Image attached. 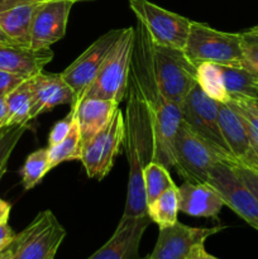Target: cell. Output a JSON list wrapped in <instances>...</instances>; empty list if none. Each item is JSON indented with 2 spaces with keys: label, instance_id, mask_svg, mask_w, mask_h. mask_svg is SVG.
I'll use <instances>...</instances> for the list:
<instances>
[{
  "label": "cell",
  "instance_id": "cell-1",
  "mask_svg": "<svg viewBox=\"0 0 258 259\" xmlns=\"http://www.w3.org/2000/svg\"><path fill=\"white\" fill-rule=\"evenodd\" d=\"M129 73L141 90L153 123V161L171 168L175 166V137L182 121L181 109L179 104L167 100L159 89L153 63V42L141 22L137 23L136 27V40Z\"/></svg>",
  "mask_w": 258,
  "mask_h": 259
},
{
  "label": "cell",
  "instance_id": "cell-2",
  "mask_svg": "<svg viewBox=\"0 0 258 259\" xmlns=\"http://www.w3.org/2000/svg\"><path fill=\"white\" fill-rule=\"evenodd\" d=\"M124 118V149L129 166L128 192L123 217L138 218L147 214L143 169L154 157L153 123L148 106L133 76L129 73Z\"/></svg>",
  "mask_w": 258,
  "mask_h": 259
},
{
  "label": "cell",
  "instance_id": "cell-3",
  "mask_svg": "<svg viewBox=\"0 0 258 259\" xmlns=\"http://www.w3.org/2000/svg\"><path fill=\"white\" fill-rule=\"evenodd\" d=\"M184 51L195 66L211 62L243 67L244 38L243 33L220 32L204 23L191 22Z\"/></svg>",
  "mask_w": 258,
  "mask_h": 259
},
{
  "label": "cell",
  "instance_id": "cell-4",
  "mask_svg": "<svg viewBox=\"0 0 258 259\" xmlns=\"http://www.w3.org/2000/svg\"><path fill=\"white\" fill-rule=\"evenodd\" d=\"M134 40L136 28H124L123 34L104 61L98 75L85 91L82 99H104L116 101L119 104L125 99Z\"/></svg>",
  "mask_w": 258,
  "mask_h": 259
},
{
  "label": "cell",
  "instance_id": "cell-5",
  "mask_svg": "<svg viewBox=\"0 0 258 259\" xmlns=\"http://www.w3.org/2000/svg\"><path fill=\"white\" fill-rule=\"evenodd\" d=\"M153 63L162 94L167 100L181 105L185 98L197 85V66L190 61L184 50L154 43Z\"/></svg>",
  "mask_w": 258,
  "mask_h": 259
},
{
  "label": "cell",
  "instance_id": "cell-6",
  "mask_svg": "<svg viewBox=\"0 0 258 259\" xmlns=\"http://www.w3.org/2000/svg\"><path fill=\"white\" fill-rule=\"evenodd\" d=\"M174 152V168L185 181L194 184H207L214 164L225 161L184 121H181L175 137Z\"/></svg>",
  "mask_w": 258,
  "mask_h": 259
},
{
  "label": "cell",
  "instance_id": "cell-7",
  "mask_svg": "<svg viewBox=\"0 0 258 259\" xmlns=\"http://www.w3.org/2000/svg\"><path fill=\"white\" fill-rule=\"evenodd\" d=\"M219 105V101L209 98L196 85L180 105L182 121L212 147L225 161L235 162L220 129Z\"/></svg>",
  "mask_w": 258,
  "mask_h": 259
},
{
  "label": "cell",
  "instance_id": "cell-8",
  "mask_svg": "<svg viewBox=\"0 0 258 259\" xmlns=\"http://www.w3.org/2000/svg\"><path fill=\"white\" fill-rule=\"evenodd\" d=\"M66 237L65 228L51 210L39 212L23 232L15 235L13 259H55Z\"/></svg>",
  "mask_w": 258,
  "mask_h": 259
},
{
  "label": "cell",
  "instance_id": "cell-9",
  "mask_svg": "<svg viewBox=\"0 0 258 259\" xmlns=\"http://www.w3.org/2000/svg\"><path fill=\"white\" fill-rule=\"evenodd\" d=\"M124 116L120 109L99 133L82 144L81 163L90 179L99 181L111 171L124 144Z\"/></svg>",
  "mask_w": 258,
  "mask_h": 259
},
{
  "label": "cell",
  "instance_id": "cell-10",
  "mask_svg": "<svg viewBox=\"0 0 258 259\" xmlns=\"http://www.w3.org/2000/svg\"><path fill=\"white\" fill-rule=\"evenodd\" d=\"M129 8L137 20L148 30L154 45L184 50L191 20L163 9L148 0H129Z\"/></svg>",
  "mask_w": 258,
  "mask_h": 259
},
{
  "label": "cell",
  "instance_id": "cell-11",
  "mask_svg": "<svg viewBox=\"0 0 258 259\" xmlns=\"http://www.w3.org/2000/svg\"><path fill=\"white\" fill-rule=\"evenodd\" d=\"M207 184L220 195L225 206L230 207L258 232V200L238 176L230 162H217Z\"/></svg>",
  "mask_w": 258,
  "mask_h": 259
},
{
  "label": "cell",
  "instance_id": "cell-12",
  "mask_svg": "<svg viewBox=\"0 0 258 259\" xmlns=\"http://www.w3.org/2000/svg\"><path fill=\"white\" fill-rule=\"evenodd\" d=\"M123 32L124 28L109 30L108 33L98 38L93 45L89 46L85 52L81 53L65 71L61 72L63 80L68 83L75 94L72 105L82 100L85 91L96 77L104 61L106 60Z\"/></svg>",
  "mask_w": 258,
  "mask_h": 259
},
{
  "label": "cell",
  "instance_id": "cell-13",
  "mask_svg": "<svg viewBox=\"0 0 258 259\" xmlns=\"http://www.w3.org/2000/svg\"><path fill=\"white\" fill-rule=\"evenodd\" d=\"M225 227L192 228L176 222L174 225L159 229L156 245L146 259H190L197 245L205 244L211 235L222 232Z\"/></svg>",
  "mask_w": 258,
  "mask_h": 259
},
{
  "label": "cell",
  "instance_id": "cell-14",
  "mask_svg": "<svg viewBox=\"0 0 258 259\" xmlns=\"http://www.w3.org/2000/svg\"><path fill=\"white\" fill-rule=\"evenodd\" d=\"M73 4L75 3L70 0H56L38 4L30 30L32 50H47L65 37Z\"/></svg>",
  "mask_w": 258,
  "mask_h": 259
},
{
  "label": "cell",
  "instance_id": "cell-15",
  "mask_svg": "<svg viewBox=\"0 0 258 259\" xmlns=\"http://www.w3.org/2000/svg\"><path fill=\"white\" fill-rule=\"evenodd\" d=\"M151 222L148 215L121 217L110 239L86 259H142L139 258L141 240Z\"/></svg>",
  "mask_w": 258,
  "mask_h": 259
},
{
  "label": "cell",
  "instance_id": "cell-16",
  "mask_svg": "<svg viewBox=\"0 0 258 259\" xmlns=\"http://www.w3.org/2000/svg\"><path fill=\"white\" fill-rule=\"evenodd\" d=\"M219 123L224 141L234 161L258 172V152L248 136L242 118L229 104L220 103Z\"/></svg>",
  "mask_w": 258,
  "mask_h": 259
},
{
  "label": "cell",
  "instance_id": "cell-17",
  "mask_svg": "<svg viewBox=\"0 0 258 259\" xmlns=\"http://www.w3.org/2000/svg\"><path fill=\"white\" fill-rule=\"evenodd\" d=\"M32 120L58 105H72L75 94L61 73L39 72L30 77Z\"/></svg>",
  "mask_w": 258,
  "mask_h": 259
},
{
  "label": "cell",
  "instance_id": "cell-18",
  "mask_svg": "<svg viewBox=\"0 0 258 259\" xmlns=\"http://www.w3.org/2000/svg\"><path fill=\"white\" fill-rule=\"evenodd\" d=\"M224 201L209 184H194L185 181L179 187V210L195 218L218 219Z\"/></svg>",
  "mask_w": 258,
  "mask_h": 259
},
{
  "label": "cell",
  "instance_id": "cell-19",
  "mask_svg": "<svg viewBox=\"0 0 258 259\" xmlns=\"http://www.w3.org/2000/svg\"><path fill=\"white\" fill-rule=\"evenodd\" d=\"M52 58L53 52L50 48L32 50L19 46H0V70L27 78L42 72Z\"/></svg>",
  "mask_w": 258,
  "mask_h": 259
},
{
  "label": "cell",
  "instance_id": "cell-20",
  "mask_svg": "<svg viewBox=\"0 0 258 259\" xmlns=\"http://www.w3.org/2000/svg\"><path fill=\"white\" fill-rule=\"evenodd\" d=\"M71 106H76V118L83 144L111 120L119 109V103L104 99L85 98Z\"/></svg>",
  "mask_w": 258,
  "mask_h": 259
},
{
  "label": "cell",
  "instance_id": "cell-21",
  "mask_svg": "<svg viewBox=\"0 0 258 259\" xmlns=\"http://www.w3.org/2000/svg\"><path fill=\"white\" fill-rule=\"evenodd\" d=\"M38 4H19L0 10V27L20 47L30 48V30Z\"/></svg>",
  "mask_w": 258,
  "mask_h": 259
},
{
  "label": "cell",
  "instance_id": "cell-22",
  "mask_svg": "<svg viewBox=\"0 0 258 259\" xmlns=\"http://www.w3.org/2000/svg\"><path fill=\"white\" fill-rule=\"evenodd\" d=\"M220 68L229 101L258 99V78L247 68L233 66H220Z\"/></svg>",
  "mask_w": 258,
  "mask_h": 259
},
{
  "label": "cell",
  "instance_id": "cell-23",
  "mask_svg": "<svg viewBox=\"0 0 258 259\" xmlns=\"http://www.w3.org/2000/svg\"><path fill=\"white\" fill-rule=\"evenodd\" d=\"M8 109L7 126L28 125L32 120V88L30 77L5 96Z\"/></svg>",
  "mask_w": 258,
  "mask_h": 259
},
{
  "label": "cell",
  "instance_id": "cell-24",
  "mask_svg": "<svg viewBox=\"0 0 258 259\" xmlns=\"http://www.w3.org/2000/svg\"><path fill=\"white\" fill-rule=\"evenodd\" d=\"M179 210V187L174 186L162 192L154 201L147 205V214L159 229L174 225L177 220Z\"/></svg>",
  "mask_w": 258,
  "mask_h": 259
},
{
  "label": "cell",
  "instance_id": "cell-25",
  "mask_svg": "<svg viewBox=\"0 0 258 259\" xmlns=\"http://www.w3.org/2000/svg\"><path fill=\"white\" fill-rule=\"evenodd\" d=\"M48 154H50L51 169H53L62 162L80 161L81 154H82V139H81L77 118H75L70 133L61 143L48 147Z\"/></svg>",
  "mask_w": 258,
  "mask_h": 259
},
{
  "label": "cell",
  "instance_id": "cell-26",
  "mask_svg": "<svg viewBox=\"0 0 258 259\" xmlns=\"http://www.w3.org/2000/svg\"><path fill=\"white\" fill-rule=\"evenodd\" d=\"M143 181L147 205L154 201L162 192L176 186L168 168L157 161L149 162L143 169Z\"/></svg>",
  "mask_w": 258,
  "mask_h": 259
},
{
  "label": "cell",
  "instance_id": "cell-27",
  "mask_svg": "<svg viewBox=\"0 0 258 259\" xmlns=\"http://www.w3.org/2000/svg\"><path fill=\"white\" fill-rule=\"evenodd\" d=\"M197 85L206 94L209 98L219 101L228 103L229 98L225 91L223 82V73L220 65L211 62H204L197 66Z\"/></svg>",
  "mask_w": 258,
  "mask_h": 259
},
{
  "label": "cell",
  "instance_id": "cell-28",
  "mask_svg": "<svg viewBox=\"0 0 258 259\" xmlns=\"http://www.w3.org/2000/svg\"><path fill=\"white\" fill-rule=\"evenodd\" d=\"M51 171L50 167V154L48 148L38 149L33 152L25 159L22 169H20V176H22V186L25 191L32 190L37 186L43 177Z\"/></svg>",
  "mask_w": 258,
  "mask_h": 259
},
{
  "label": "cell",
  "instance_id": "cell-29",
  "mask_svg": "<svg viewBox=\"0 0 258 259\" xmlns=\"http://www.w3.org/2000/svg\"><path fill=\"white\" fill-rule=\"evenodd\" d=\"M255 100L243 99V100L229 101L227 104H229L239 114L248 132V136H249L255 151L258 152V105Z\"/></svg>",
  "mask_w": 258,
  "mask_h": 259
},
{
  "label": "cell",
  "instance_id": "cell-30",
  "mask_svg": "<svg viewBox=\"0 0 258 259\" xmlns=\"http://www.w3.org/2000/svg\"><path fill=\"white\" fill-rule=\"evenodd\" d=\"M27 129L28 125H12L5 126L0 131V180L7 171L8 161L13 151Z\"/></svg>",
  "mask_w": 258,
  "mask_h": 259
},
{
  "label": "cell",
  "instance_id": "cell-31",
  "mask_svg": "<svg viewBox=\"0 0 258 259\" xmlns=\"http://www.w3.org/2000/svg\"><path fill=\"white\" fill-rule=\"evenodd\" d=\"M76 118V106H71V110L62 120L57 121V123L53 125V128L51 129V133L48 136V147L56 146V144L61 143L63 139L67 137V134L70 133L71 128L73 125V121Z\"/></svg>",
  "mask_w": 258,
  "mask_h": 259
},
{
  "label": "cell",
  "instance_id": "cell-32",
  "mask_svg": "<svg viewBox=\"0 0 258 259\" xmlns=\"http://www.w3.org/2000/svg\"><path fill=\"white\" fill-rule=\"evenodd\" d=\"M230 163L234 167L235 172H237L238 176L242 179V181L244 182L245 186L253 192V195H254L258 200V172L253 171V169L248 168V167L243 166V164L237 163V162H230Z\"/></svg>",
  "mask_w": 258,
  "mask_h": 259
},
{
  "label": "cell",
  "instance_id": "cell-33",
  "mask_svg": "<svg viewBox=\"0 0 258 259\" xmlns=\"http://www.w3.org/2000/svg\"><path fill=\"white\" fill-rule=\"evenodd\" d=\"M25 80H27V77L0 70V96L5 98L8 94H10L18 86L22 85Z\"/></svg>",
  "mask_w": 258,
  "mask_h": 259
},
{
  "label": "cell",
  "instance_id": "cell-34",
  "mask_svg": "<svg viewBox=\"0 0 258 259\" xmlns=\"http://www.w3.org/2000/svg\"><path fill=\"white\" fill-rule=\"evenodd\" d=\"M243 67L258 78V45L248 43L244 40V60Z\"/></svg>",
  "mask_w": 258,
  "mask_h": 259
},
{
  "label": "cell",
  "instance_id": "cell-35",
  "mask_svg": "<svg viewBox=\"0 0 258 259\" xmlns=\"http://www.w3.org/2000/svg\"><path fill=\"white\" fill-rule=\"evenodd\" d=\"M15 233L13 232L12 228L9 227L8 223L0 225V250L5 249L13 243L15 238Z\"/></svg>",
  "mask_w": 258,
  "mask_h": 259
},
{
  "label": "cell",
  "instance_id": "cell-36",
  "mask_svg": "<svg viewBox=\"0 0 258 259\" xmlns=\"http://www.w3.org/2000/svg\"><path fill=\"white\" fill-rule=\"evenodd\" d=\"M45 2H56V0H0V10L8 9V8L15 7V5L19 4H39V3H45ZM72 3H77V2H91V0H70Z\"/></svg>",
  "mask_w": 258,
  "mask_h": 259
},
{
  "label": "cell",
  "instance_id": "cell-37",
  "mask_svg": "<svg viewBox=\"0 0 258 259\" xmlns=\"http://www.w3.org/2000/svg\"><path fill=\"white\" fill-rule=\"evenodd\" d=\"M190 259H218L215 258L214 255L209 254V253L205 250L204 244L197 245L194 250H192L191 255H190Z\"/></svg>",
  "mask_w": 258,
  "mask_h": 259
},
{
  "label": "cell",
  "instance_id": "cell-38",
  "mask_svg": "<svg viewBox=\"0 0 258 259\" xmlns=\"http://www.w3.org/2000/svg\"><path fill=\"white\" fill-rule=\"evenodd\" d=\"M10 210H12V205H10L9 202L0 199V225L8 223V219H9V215H10Z\"/></svg>",
  "mask_w": 258,
  "mask_h": 259
},
{
  "label": "cell",
  "instance_id": "cell-39",
  "mask_svg": "<svg viewBox=\"0 0 258 259\" xmlns=\"http://www.w3.org/2000/svg\"><path fill=\"white\" fill-rule=\"evenodd\" d=\"M7 120H8L7 103H5V98L0 96V131L7 126Z\"/></svg>",
  "mask_w": 258,
  "mask_h": 259
},
{
  "label": "cell",
  "instance_id": "cell-40",
  "mask_svg": "<svg viewBox=\"0 0 258 259\" xmlns=\"http://www.w3.org/2000/svg\"><path fill=\"white\" fill-rule=\"evenodd\" d=\"M0 46H17L14 40H13L12 38L4 32V30H3L2 27H0Z\"/></svg>",
  "mask_w": 258,
  "mask_h": 259
},
{
  "label": "cell",
  "instance_id": "cell-41",
  "mask_svg": "<svg viewBox=\"0 0 258 259\" xmlns=\"http://www.w3.org/2000/svg\"><path fill=\"white\" fill-rule=\"evenodd\" d=\"M13 255H14V249L12 244L5 249L0 250V259H13Z\"/></svg>",
  "mask_w": 258,
  "mask_h": 259
},
{
  "label": "cell",
  "instance_id": "cell-42",
  "mask_svg": "<svg viewBox=\"0 0 258 259\" xmlns=\"http://www.w3.org/2000/svg\"><path fill=\"white\" fill-rule=\"evenodd\" d=\"M243 38H244L245 42L253 43V45H258V35L248 34V33L245 32V33H243Z\"/></svg>",
  "mask_w": 258,
  "mask_h": 259
},
{
  "label": "cell",
  "instance_id": "cell-43",
  "mask_svg": "<svg viewBox=\"0 0 258 259\" xmlns=\"http://www.w3.org/2000/svg\"><path fill=\"white\" fill-rule=\"evenodd\" d=\"M248 34H253V35H258V24L255 25V27L250 28L249 30H248Z\"/></svg>",
  "mask_w": 258,
  "mask_h": 259
},
{
  "label": "cell",
  "instance_id": "cell-44",
  "mask_svg": "<svg viewBox=\"0 0 258 259\" xmlns=\"http://www.w3.org/2000/svg\"><path fill=\"white\" fill-rule=\"evenodd\" d=\"M255 103H257V105H258V99H257V100H255Z\"/></svg>",
  "mask_w": 258,
  "mask_h": 259
},
{
  "label": "cell",
  "instance_id": "cell-45",
  "mask_svg": "<svg viewBox=\"0 0 258 259\" xmlns=\"http://www.w3.org/2000/svg\"><path fill=\"white\" fill-rule=\"evenodd\" d=\"M142 259H146V258H142Z\"/></svg>",
  "mask_w": 258,
  "mask_h": 259
}]
</instances>
